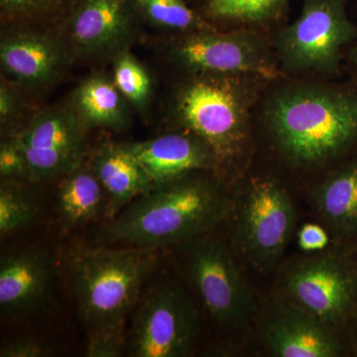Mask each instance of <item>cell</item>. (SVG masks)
Wrapping results in <instances>:
<instances>
[{"label":"cell","mask_w":357,"mask_h":357,"mask_svg":"<svg viewBox=\"0 0 357 357\" xmlns=\"http://www.w3.org/2000/svg\"><path fill=\"white\" fill-rule=\"evenodd\" d=\"M229 210L218 184L187 175L154 185L110 220L102 236L112 245L158 250L208 234Z\"/></svg>","instance_id":"cell-1"},{"label":"cell","mask_w":357,"mask_h":357,"mask_svg":"<svg viewBox=\"0 0 357 357\" xmlns=\"http://www.w3.org/2000/svg\"><path fill=\"white\" fill-rule=\"evenodd\" d=\"M275 141L304 165L357 152V86H294L279 91L266 112Z\"/></svg>","instance_id":"cell-2"},{"label":"cell","mask_w":357,"mask_h":357,"mask_svg":"<svg viewBox=\"0 0 357 357\" xmlns=\"http://www.w3.org/2000/svg\"><path fill=\"white\" fill-rule=\"evenodd\" d=\"M157 249L119 246L86 248L70 265L72 288L86 333L126 328L141 288L156 266Z\"/></svg>","instance_id":"cell-3"},{"label":"cell","mask_w":357,"mask_h":357,"mask_svg":"<svg viewBox=\"0 0 357 357\" xmlns=\"http://www.w3.org/2000/svg\"><path fill=\"white\" fill-rule=\"evenodd\" d=\"M237 77L203 74L178 96V119L217 156L236 153L245 137L250 96Z\"/></svg>","instance_id":"cell-4"},{"label":"cell","mask_w":357,"mask_h":357,"mask_svg":"<svg viewBox=\"0 0 357 357\" xmlns=\"http://www.w3.org/2000/svg\"><path fill=\"white\" fill-rule=\"evenodd\" d=\"M356 38L344 0H303L298 20L279 34L277 51L293 72L333 75L340 70L345 48Z\"/></svg>","instance_id":"cell-5"},{"label":"cell","mask_w":357,"mask_h":357,"mask_svg":"<svg viewBox=\"0 0 357 357\" xmlns=\"http://www.w3.org/2000/svg\"><path fill=\"white\" fill-rule=\"evenodd\" d=\"M199 332L198 312L184 291L170 283L153 286L134 312L126 351L132 357H182Z\"/></svg>","instance_id":"cell-6"},{"label":"cell","mask_w":357,"mask_h":357,"mask_svg":"<svg viewBox=\"0 0 357 357\" xmlns=\"http://www.w3.org/2000/svg\"><path fill=\"white\" fill-rule=\"evenodd\" d=\"M183 245L185 275L211 316L225 325H241L255 303L227 246L206 234Z\"/></svg>","instance_id":"cell-7"},{"label":"cell","mask_w":357,"mask_h":357,"mask_svg":"<svg viewBox=\"0 0 357 357\" xmlns=\"http://www.w3.org/2000/svg\"><path fill=\"white\" fill-rule=\"evenodd\" d=\"M287 288L300 309L345 328L357 316V259L340 253L302 263L289 275Z\"/></svg>","instance_id":"cell-8"},{"label":"cell","mask_w":357,"mask_h":357,"mask_svg":"<svg viewBox=\"0 0 357 357\" xmlns=\"http://www.w3.org/2000/svg\"><path fill=\"white\" fill-rule=\"evenodd\" d=\"M192 32L176 44L174 58L185 69L202 74L280 76L271 53L259 37L248 29L232 33Z\"/></svg>","instance_id":"cell-9"},{"label":"cell","mask_w":357,"mask_h":357,"mask_svg":"<svg viewBox=\"0 0 357 357\" xmlns=\"http://www.w3.org/2000/svg\"><path fill=\"white\" fill-rule=\"evenodd\" d=\"M295 208L282 185L272 180H257L241 201L237 234L244 251L260 266L280 257L292 234Z\"/></svg>","instance_id":"cell-10"},{"label":"cell","mask_w":357,"mask_h":357,"mask_svg":"<svg viewBox=\"0 0 357 357\" xmlns=\"http://www.w3.org/2000/svg\"><path fill=\"white\" fill-rule=\"evenodd\" d=\"M84 126L79 115L52 109L35 117L22 133L13 138L24 155L30 180L66 175L81 165Z\"/></svg>","instance_id":"cell-11"},{"label":"cell","mask_w":357,"mask_h":357,"mask_svg":"<svg viewBox=\"0 0 357 357\" xmlns=\"http://www.w3.org/2000/svg\"><path fill=\"white\" fill-rule=\"evenodd\" d=\"M55 262L48 250L30 248L2 258L0 310L8 318H24L43 309L50 299Z\"/></svg>","instance_id":"cell-12"},{"label":"cell","mask_w":357,"mask_h":357,"mask_svg":"<svg viewBox=\"0 0 357 357\" xmlns=\"http://www.w3.org/2000/svg\"><path fill=\"white\" fill-rule=\"evenodd\" d=\"M123 145L154 185L210 168L217 157L195 134H167L155 139Z\"/></svg>","instance_id":"cell-13"},{"label":"cell","mask_w":357,"mask_h":357,"mask_svg":"<svg viewBox=\"0 0 357 357\" xmlns=\"http://www.w3.org/2000/svg\"><path fill=\"white\" fill-rule=\"evenodd\" d=\"M265 338L275 356L281 357H335L349 349L333 326L299 307L270 319Z\"/></svg>","instance_id":"cell-14"},{"label":"cell","mask_w":357,"mask_h":357,"mask_svg":"<svg viewBox=\"0 0 357 357\" xmlns=\"http://www.w3.org/2000/svg\"><path fill=\"white\" fill-rule=\"evenodd\" d=\"M138 16L133 0H79L68 20L77 46L95 52L119 43Z\"/></svg>","instance_id":"cell-15"},{"label":"cell","mask_w":357,"mask_h":357,"mask_svg":"<svg viewBox=\"0 0 357 357\" xmlns=\"http://www.w3.org/2000/svg\"><path fill=\"white\" fill-rule=\"evenodd\" d=\"M91 168L107 194L105 218L109 220L154 185L124 145L107 144L100 148L93 156Z\"/></svg>","instance_id":"cell-16"},{"label":"cell","mask_w":357,"mask_h":357,"mask_svg":"<svg viewBox=\"0 0 357 357\" xmlns=\"http://www.w3.org/2000/svg\"><path fill=\"white\" fill-rule=\"evenodd\" d=\"M1 64L20 83L39 86L50 82L60 69V48L47 37L20 34L2 42Z\"/></svg>","instance_id":"cell-17"},{"label":"cell","mask_w":357,"mask_h":357,"mask_svg":"<svg viewBox=\"0 0 357 357\" xmlns=\"http://www.w3.org/2000/svg\"><path fill=\"white\" fill-rule=\"evenodd\" d=\"M316 204L340 238L357 244V152L319 187Z\"/></svg>","instance_id":"cell-18"},{"label":"cell","mask_w":357,"mask_h":357,"mask_svg":"<svg viewBox=\"0 0 357 357\" xmlns=\"http://www.w3.org/2000/svg\"><path fill=\"white\" fill-rule=\"evenodd\" d=\"M107 198L93 168L79 165L59 185L58 211L68 230L107 217Z\"/></svg>","instance_id":"cell-19"},{"label":"cell","mask_w":357,"mask_h":357,"mask_svg":"<svg viewBox=\"0 0 357 357\" xmlns=\"http://www.w3.org/2000/svg\"><path fill=\"white\" fill-rule=\"evenodd\" d=\"M290 0H194L192 6L210 22L262 26L280 20Z\"/></svg>","instance_id":"cell-20"},{"label":"cell","mask_w":357,"mask_h":357,"mask_svg":"<svg viewBox=\"0 0 357 357\" xmlns=\"http://www.w3.org/2000/svg\"><path fill=\"white\" fill-rule=\"evenodd\" d=\"M121 91L102 77L84 82L76 93V107L84 126H117L123 121Z\"/></svg>","instance_id":"cell-21"},{"label":"cell","mask_w":357,"mask_h":357,"mask_svg":"<svg viewBox=\"0 0 357 357\" xmlns=\"http://www.w3.org/2000/svg\"><path fill=\"white\" fill-rule=\"evenodd\" d=\"M138 15L152 24L181 32L215 30L190 0H133Z\"/></svg>","instance_id":"cell-22"},{"label":"cell","mask_w":357,"mask_h":357,"mask_svg":"<svg viewBox=\"0 0 357 357\" xmlns=\"http://www.w3.org/2000/svg\"><path fill=\"white\" fill-rule=\"evenodd\" d=\"M36 204L20 180H2L0 187V234L6 236L27 227L36 215Z\"/></svg>","instance_id":"cell-23"},{"label":"cell","mask_w":357,"mask_h":357,"mask_svg":"<svg viewBox=\"0 0 357 357\" xmlns=\"http://www.w3.org/2000/svg\"><path fill=\"white\" fill-rule=\"evenodd\" d=\"M79 0H0L2 18L28 23L69 18Z\"/></svg>","instance_id":"cell-24"},{"label":"cell","mask_w":357,"mask_h":357,"mask_svg":"<svg viewBox=\"0 0 357 357\" xmlns=\"http://www.w3.org/2000/svg\"><path fill=\"white\" fill-rule=\"evenodd\" d=\"M114 84L122 96L135 105H143L149 96V77L129 54H122L117 59L114 68Z\"/></svg>","instance_id":"cell-25"},{"label":"cell","mask_w":357,"mask_h":357,"mask_svg":"<svg viewBox=\"0 0 357 357\" xmlns=\"http://www.w3.org/2000/svg\"><path fill=\"white\" fill-rule=\"evenodd\" d=\"M126 328H107L88 335L86 356L119 357L126 349Z\"/></svg>","instance_id":"cell-26"},{"label":"cell","mask_w":357,"mask_h":357,"mask_svg":"<svg viewBox=\"0 0 357 357\" xmlns=\"http://www.w3.org/2000/svg\"><path fill=\"white\" fill-rule=\"evenodd\" d=\"M0 173L2 180L29 178V170L24 155L14 139L2 143L0 149Z\"/></svg>","instance_id":"cell-27"},{"label":"cell","mask_w":357,"mask_h":357,"mask_svg":"<svg viewBox=\"0 0 357 357\" xmlns=\"http://www.w3.org/2000/svg\"><path fill=\"white\" fill-rule=\"evenodd\" d=\"M50 356V349L39 340L31 337H20L2 345L1 357H41Z\"/></svg>","instance_id":"cell-28"},{"label":"cell","mask_w":357,"mask_h":357,"mask_svg":"<svg viewBox=\"0 0 357 357\" xmlns=\"http://www.w3.org/2000/svg\"><path fill=\"white\" fill-rule=\"evenodd\" d=\"M328 243V234L319 225H306L300 230L299 244L304 250H319L325 248Z\"/></svg>","instance_id":"cell-29"},{"label":"cell","mask_w":357,"mask_h":357,"mask_svg":"<svg viewBox=\"0 0 357 357\" xmlns=\"http://www.w3.org/2000/svg\"><path fill=\"white\" fill-rule=\"evenodd\" d=\"M13 112V100L11 96L7 93L3 89H1V98H0V112H1L2 119H6L8 114Z\"/></svg>","instance_id":"cell-30"},{"label":"cell","mask_w":357,"mask_h":357,"mask_svg":"<svg viewBox=\"0 0 357 357\" xmlns=\"http://www.w3.org/2000/svg\"><path fill=\"white\" fill-rule=\"evenodd\" d=\"M349 326H351L352 330H354V337H352V342H354L352 344H354L351 345V347L354 351H357V316L356 318L352 319V321L347 328H349Z\"/></svg>","instance_id":"cell-31"},{"label":"cell","mask_w":357,"mask_h":357,"mask_svg":"<svg viewBox=\"0 0 357 357\" xmlns=\"http://www.w3.org/2000/svg\"><path fill=\"white\" fill-rule=\"evenodd\" d=\"M349 61L354 69L357 73V43L352 47L351 52H349Z\"/></svg>","instance_id":"cell-32"}]
</instances>
